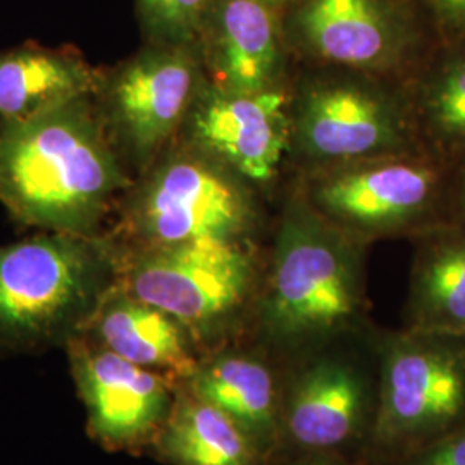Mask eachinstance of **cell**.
Segmentation results:
<instances>
[{"mask_svg": "<svg viewBox=\"0 0 465 465\" xmlns=\"http://www.w3.org/2000/svg\"><path fill=\"white\" fill-rule=\"evenodd\" d=\"M134 182L92 95L0 119V202L21 224L97 238Z\"/></svg>", "mask_w": 465, "mask_h": 465, "instance_id": "1", "label": "cell"}, {"mask_svg": "<svg viewBox=\"0 0 465 465\" xmlns=\"http://www.w3.org/2000/svg\"><path fill=\"white\" fill-rule=\"evenodd\" d=\"M361 261L353 236L334 228L305 202L288 211L272 253L262 299L264 331L302 345L341 331L359 314Z\"/></svg>", "mask_w": 465, "mask_h": 465, "instance_id": "2", "label": "cell"}, {"mask_svg": "<svg viewBox=\"0 0 465 465\" xmlns=\"http://www.w3.org/2000/svg\"><path fill=\"white\" fill-rule=\"evenodd\" d=\"M109 240L130 250L190 242H242L253 221L245 182L182 142L161 153L117 205Z\"/></svg>", "mask_w": 465, "mask_h": 465, "instance_id": "3", "label": "cell"}, {"mask_svg": "<svg viewBox=\"0 0 465 465\" xmlns=\"http://www.w3.org/2000/svg\"><path fill=\"white\" fill-rule=\"evenodd\" d=\"M119 253L105 236L45 232L0 247V334L40 338L88 322L114 286Z\"/></svg>", "mask_w": 465, "mask_h": 465, "instance_id": "4", "label": "cell"}, {"mask_svg": "<svg viewBox=\"0 0 465 465\" xmlns=\"http://www.w3.org/2000/svg\"><path fill=\"white\" fill-rule=\"evenodd\" d=\"M205 80L197 44H145L117 66L100 69L92 99L134 178L178 140Z\"/></svg>", "mask_w": 465, "mask_h": 465, "instance_id": "5", "label": "cell"}, {"mask_svg": "<svg viewBox=\"0 0 465 465\" xmlns=\"http://www.w3.org/2000/svg\"><path fill=\"white\" fill-rule=\"evenodd\" d=\"M451 164L426 152L326 167L309 184L307 203L350 236L430 232L451 216Z\"/></svg>", "mask_w": 465, "mask_h": 465, "instance_id": "6", "label": "cell"}, {"mask_svg": "<svg viewBox=\"0 0 465 465\" xmlns=\"http://www.w3.org/2000/svg\"><path fill=\"white\" fill-rule=\"evenodd\" d=\"M465 424L462 336L414 331L393 336L382 351L380 405L372 440L409 451Z\"/></svg>", "mask_w": 465, "mask_h": 465, "instance_id": "7", "label": "cell"}, {"mask_svg": "<svg viewBox=\"0 0 465 465\" xmlns=\"http://www.w3.org/2000/svg\"><path fill=\"white\" fill-rule=\"evenodd\" d=\"M128 293L205 332L234 314L249 295L253 264L242 242H190L119 252Z\"/></svg>", "mask_w": 465, "mask_h": 465, "instance_id": "8", "label": "cell"}, {"mask_svg": "<svg viewBox=\"0 0 465 465\" xmlns=\"http://www.w3.org/2000/svg\"><path fill=\"white\" fill-rule=\"evenodd\" d=\"M292 136L300 152L322 169L424 152L407 105L349 80L311 84L297 102Z\"/></svg>", "mask_w": 465, "mask_h": 465, "instance_id": "9", "label": "cell"}, {"mask_svg": "<svg viewBox=\"0 0 465 465\" xmlns=\"http://www.w3.org/2000/svg\"><path fill=\"white\" fill-rule=\"evenodd\" d=\"M282 17L284 36L303 52L355 71L397 69L422 44L409 0H293Z\"/></svg>", "mask_w": 465, "mask_h": 465, "instance_id": "10", "label": "cell"}, {"mask_svg": "<svg viewBox=\"0 0 465 465\" xmlns=\"http://www.w3.org/2000/svg\"><path fill=\"white\" fill-rule=\"evenodd\" d=\"M288 107L290 100L278 86L249 94L205 80L178 142L245 183H267L278 174L292 143Z\"/></svg>", "mask_w": 465, "mask_h": 465, "instance_id": "11", "label": "cell"}, {"mask_svg": "<svg viewBox=\"0 0 465 465\" xmlns=\"http://www.w3.org/2000/svg\"><path fill=\"white\" fill-rule=\"evenodd\" d=\"M73 366L90 426L107 445L138 443L166 420L169 390L157 372L84 343L73 347Z\"/></svg>", "mask_w": 465, "mask_h": 465, "instance_id": "12", "label": "cell"}, {"mask_svg": "<svg viewBox=\"0 0 465 465\" xmlns=\"http://www.w3.org/2000/svg\"><path fill=\"white\" fill-rule=\"evenodd\" d=\"M282 13L257 0H213L197 47L207 80L232 92H262L282 66Z\"/></svg>", "mask_w": 465, "mask_h": 465, "instance_id": "13", "label": "cell"}, {"mask_svg": "<svg viewBox=\"0 0 465 465\" xmlns=\"http://www.w3.org/2000/svg\"><path fill=\"white\" fill-rule=\"evenodd\" d=\"M364 412L366 391L359 374L347 364L321 361L295 381L284 428L303 449H334L355 434Z\"/></svg>", "mask_w": 465, "mask_h": 465, "instance_id": "14", "label": "cell"}, {"mask_svg": "<svg viewBox=\"0 0 465 465\" xmlns=\"http://www.w3.org/2000/svg\"><path fill=\"white\" fill-rule=\"evenodd\" d=\"M104 349L136 366L171 369L193 374L190 334L183 324L164 311L136 299L114 284L90 317Z\"/></svg>", "mask_w": 465, "mask_h": 465, "instance_id": "15", "label": "cell"}, {"mask_svg": "<svg viewBox=\"0 0 465 465\" xmlns=\"http://www.w3.org/2000/svg\"><path fill=\"white\" fill-rule=\"evenodd\" d=\"M100 67L80 50L25 44L0 52V119L34 116L52 105L92 95Z\"/></svg>", "mask_w": 465, "mask_h": 465, "instance_id": "16", "label": "cell"}, {"mask_svg": "<svg viewBox=\"0 0 465 465\" xmlns=\"http://www.w3.org/2000/svg\"><path fill=\"white\" fill-rule=\"evenodd\" d=\"M412 272L409 321L414 331H465V219L422 232Z\"/></svg>", "mask_w": 465, "mask_h": 465, "instance_id": "17", "label": "cell"}, {"mask_svg": "<svg viewBox=\"0 0 465 465\" xmlns=\"http://www.w3.org/2000/svg\"><path fill=\"white\" fill-rule=\"evenodd\" d=\"M417 140L436 159L465 153V38L443 40L422 67L409 104Z\"/></svg>", "mask_w": 465, "mask_h": 465, "instance_id": "18", "label": "cell"}, {"mask_svg": "<svg viewBox=\"0 0 465 465\" xmlns=\"http://www.w3.org/2000/svg\"><path fill=\"white\" fill-rule=\"evenodd\" d=\"M192 391L232 419L264 451L276 432V390L266 364L242 355H223L195 369Z\"/></svg>", "mask_w": 465, "mask_h": 465, "instance_id": "19", "label": "cell"}, {"mask_svg": "<svg viewBox=\"0 0 465 465\" xmlns=\"http://www.w3.org/2000/svg\"><path fill=\"white\" fill-rule=\"evenodd\" d=\"M159 449L174 465H257L261 449L232 419L192 395L164 420Z\"/></svg>", "mask_w": 465, "mask_h": 465, "instance_id": "20", "label": "cell"}, {"mask_svg": "<svg viewBox=\"0 0 465 465\" xmlns=\"http://www.w3.org/2000/svg\"><path fill=\"white\" fill-rule=\"evenodd\" d=\"M213 0H134L147 44L195 45Z\"/></svg>", "mask_w": 465, "mask_h": 465, "instance_id": "21", "label": "cell"}, {"mask_svg": "<svg viewBox=\"0 0 465 465\" xmlns=\"http://www.w3.org/2000/svg\"><path fill=\"white\" fill-rule=\"evenodd\" d=\"M403 465H465V424L412 451Z\"/></svg>", "mask_w": 465, "mask_h": 465, "instance_id": "22", "label": "cell"}, {"mask_svg": "<svg viewBox=\"0 0 465 465\" xmlns=\"http://www.w3.org/2000/svg\"><path fill=\"white\" fill-rule=\"evenodd\" d=\"M443 40L465 38V0H424Z\"/></svg>", "mask_w": 465, "mask_h": 465, "instance_id": "23", "label": "cell"}, {"mask_svg": "<svg viewBox=\"0 0 465 465\" xmlns=\"http://www.w3.org/2000/svg\"><path fill=\"white\" fill-rule=\"evenodd\" d=\"M450 173V197H451V216L465 219V153L455 159Z\"/></svg>", "mask_w": 465, "mask_h": 465, "instance_id": "24", "label": "cell"}, {"mask_svg": "<svg viewBox=\"0 0 465 465\" xmlns=\"http://www.w3.org/2000/svg\"><path fill=\"white\" fill-rule=\"evenodd\" d=\"M257 2L264 4V5L274 9V11H278V13H282L293 0H257Z\"/></svg>", "mask_w": 465, "mask_h": 465, "instance_id": "25", "label": "cell"}, {"mask_svg": "<svg viewBox=\"0 0 465 465\" xmlns=\"http://www.w3.org/2000/svg\"><path fill=\"white\" fill-rule=\"evenodd\" d=\"M297 465H338L332 464V462H324V460H312V462H303V464Z\"/></svg>", "mask_w": 465, "mask_h": 465, "instance_id": "26", "label": "cell"}, {"mask_svg": "<svg viewBox=\"0 0 465 465\" xmlns=\"http://www.w3.org/2000/svg\"><path fill=\"white\" fill-rule=\"evenodd\" d=\"M462 341H464V349H465V331L462 332Z\"/></svg>", "mask_w": 465, "mask_h": 465, "instance_id": "27", "label": "cell"}]
</instances>
